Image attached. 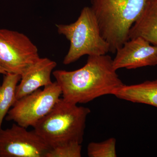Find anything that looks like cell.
<instances>
[{
	"mask_svg": "<svg viewBox=\"0 0 157 157\" xmlns=\"http://www.w3.org/2000/svg\"><path fill=\"white\" fill-rule=\"evenodd\" d=\"M113 60L107 54L88 56L86 64L78 70L54 71L63 99L75 104H86L113 94L124 84L113 67Z\"/></svg>",
	"mask_w": 157,
	"mask_h": 157,
	"instance_id": "cell-1",
	"label": "cell"
},
{
	"mask_svg": "<svg viewBox=\"0 0 157 157\" xmlns=\"http://www.w3.org/2000/svg\"><path fill=\"white\" fill-rule=\"evenodd\" d=\"M150 0H92L101 35L114 53L129 40V31Z\"/></svg>",
	"mask_w": 157,
	"mask_h": 157,
	"instance_id": "cell-2",
	"label": "cell"
},
{
	"mask_svg": "<svg viewBox=\"0 0 157 157\" xmlns=\"http://www.w3.org/2000/svg\"><path fill=\"white\" fill-rule=\"evenodd\" d=\"M90 112L87 107L60 98L52 110L34 126V130L51 148L70 142L81 144Z\"/></svg>",
	"mask_w": 157,
	"mask_h": 157,
	"instance_id": "cell-3",
	"label": "cell"
},
{
	"mask_svg": "<svg viewBox=\"0 0 157 157\" xmlns=\"http://www.w3.org/2000/svg\"><path fill=\"white\" fill-rule=\"evenodd\" d=\"M58 32L70 41V47L64 59V65L76 61L85 55L101 56L109 52V44L101 35L95 15L91 7H85L75 22L56 25Z\"/></svg>",
	"mask_w": 157,
	"mask_h": 157,
	"instance_id": "cell-4",
	"label": "cell"
},
{
	"mask_svg": "<svg viewBox=\"0 0 157 157\" xmlns=\"http://www.w3.org/2000/svg\"><path fill=\"white\" fill-rule=\"evenodd\" d=\"M62 95L60 86L56 81L39 89L17 100L6 117L7 121H13L27 128L33 127L52 110Z\"/></svg>",
	"mask_w": 157,
	"mask_h": 157,
	"instance_id": "cell-5",
	"label": "cell"
},
{
	"mask_svg": "<svg viewBox=\"0 0 157 157\" xmlns=\"http://www.w3.org/2000/svg\"><path fill=\"white\" fill-rule=\"evenodd\" d=\"M40 58L36 46L25 34L0 29V66L7 73L21 76Z\"/></svg>",
	"mask_w": 157,
	"mask_h": 157,
	"instance_id": "cell-6",
	"label": "cell"
},
{
	"mask_svg": "<svg viewBox=\"0 0 157 157\" xmlns=\"http://www.w3.org/2000/svg\"><path fill=\"white\" fill-rule=\"evenodd\" d=\"M13 124L0 130V157H45L51 148L35 130Z\"/></svg>",
	"mask_w": 157,
	"mask_h": 157,
	"instance_id": "cell-7",
	"label": "cell"
},
{
	"mask_svg": "<svg viewBox=\"0 0 157 157\" xmlns=\"http://www.w3.org/2000/svg\"><path fill=\"white\" fill-rule=\"evenodd\" d=\"M113 60L116 70L157 65V46L140 37L129 39L116 52Z\"/></svg>",
	"mask_w": 157,
	"mask_h": 157,
	"instance_id": "cell-8",
	"label": "cell"
},
{
	"mask_svg": "<svg viewBox=\"0 0 157 157\" xmlns=\"http://www.w3.org/2000/svg\"><path fill=\"white\" fill-rule=\"evenodd\" d=\"M56 65V62L49 59L40 58L21 75L16 88L17 100L51 84V75Z\"/></svg>",
	"mask_w": 157,
	"mask_h": 157,
	"instance_id": "cell-9",
	"label": "cell"
},
{
	"mask_svg": "<svg viewBox=\"0 0 157 157\" xmlns=\"http://www.w3.org/2000/svg\"><path fill=\"white\" fill-rule=\"evenodd\" d=\"M113 95L121 100L157 108V79L131 85L124 84Z\"/></svg>",
	"mask_w": 157,
	"mask_h": 157,
	"instance_id": "cell-10",
	"label": "cell"
},
{
	"mask_svg": "<svg viewBox=\"0 0 157 157\" xmlns=\"http://www.w3.org/2000/svg\"><path fill=\"white\" fill-rule=\"evenodd\" d=\"M140 37L157 46V0H150L129 31V39Z\"/></svg>",
	"mask_w": 157,
	"mask_h": 157,
	"instance_id": "cell-11",
	"label": "cell"
},
{
	"mask_svg": "<svg viewBox=\"0 0 157 157\" xmlns=\"http://www.w3.org/2000/svg\"><path fill=\"white\" fill-rule=\"evenodd\" d=\"M2 83L0 85V130L3 120L17 101L16 88L21 75L8 73L4 75Z\"/></svg>",
	"mask_w": 157,
	"mask_h": 157,
	"instance_id": "cell-12",
	"label": "cell"
},
{
	"mask_svg": "<svg viewBox=\"0 0 157 157\" xmlns=\"http://www.w3.org/2000/svg\"><path fill=\"white\" fill-rule=\"evenodd\" d=\"M116 139L114 137L101 142L89 144L87 154L89 157H117Z\"/></svg>",
	"mask_w": 157,
	"mask_h": 157,
	"instance_id": "cell-13",
	"label": "cell"
},
{
	"mask_svg": "<svg viewBox=\"0 0 157 157\" xmlns=\"http://www.w3.org/2000/svg\"><path fill=\"white\" fill-rule=\"evenodd\" d=\"M80 144L70 142L51 148L45 157H81Z\"/></svg>",
	"mask_w": 157,
	"mask_h": 157,
	"instance_id": "cell-14",
	"label": "cell"
},
{
	"mask_svg": "<svg viewBox=\"0 0 157 157\" xmlns=\"http://www.w3.org/2000/svg\"><path fill=\"white\" fill-rule=\"evenodd\" d=\"M0 73H1V74H4V75H6V74H7L8 73L0 66Z\"/></svg>",
	"mask_w": 157,
	"mask_h": 157,
	"instance_id": "cell-15",
	"label": "cell"
}]
</instances>
